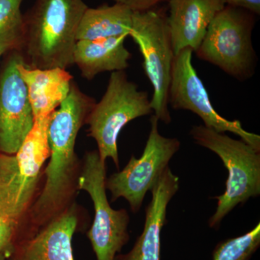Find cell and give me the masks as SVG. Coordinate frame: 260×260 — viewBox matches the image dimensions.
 I'll list each match as a JSON object with an SVG mask.
<instances>
[{
	"instance_id": "cell-1",
	"label": "cell",
	"mask_w": 260,
	"mask_h": 260,
	"mask_svg": "<svg viewBox=\"0 0 260 260\" xmlns=\"http://www.w3.org/2000/svg\"><path fill=\"white\" fill-rule=\"evenodd\" d=\"M88 8L83 0H36L23 15L25 66L66 70L74 64L77 30Z\"/></svg>"
},
{
	"instance_id": "cell-2",
	"label": "cell",
	"mask_w": 260,
	"mask_h": 260,
	"mask_svg": "<svg viewBox=\"0 0 260 260\" xmlns=\"http://www.w3.org/2000/svg\"><path fill=\"white\" fill-rule=\"evenodd\" d=\"M95 104L73 82L68 97L53 112L48 130L50 161L45 185L36 204L37 212L49 211L64 199L74 169L77 136Z\"/></svg>"
},
{
	"instance_id": "cell-3",
	"label": "cell",
	"mask_w": 260,
	"mask_h": 260,
	"mask_svg": "<svg viewBox=\"0 0 260 260\" xmlns=\"http://www.w3.org/2000/svg\"><path fill=\"white\" fill-rule=\"evenodd\" d=\"M189 134L197 144L217 154L229 172L225 191L213 198L218 204L208 221L210 228L217 229L238 205L260 194V152L242 140L204 125L193 126Z\"/></svg>"
},
{
	"instance_id": "cell-4",
	"label": "cell",
	"mask_w": 260,
	"mask_h": 260,
	"mask_svg": "<svg viewBox=\"0 0 260 260\" xmlns=\"http://www.w3.org/2000/svg\"><path fill=\"white\" fill-rule=\"evenodd\" d=\"M153 112L148 93L129 81L124 70L112 72L102 100L95 103L85 123L96 142L102 161L112 158L119 167L118 138L121 129L137 118Z\"/></svg>"
},
{
	"instance_id": "cell-5",
	"label": "cell",
	"mask_w": 260,
	"mask_h": 260,
	"mask_svg": "<svg viewBox=\"0 0 260 260\" xmlns=\"http://www.w3.org/2000/svg\"><path fill=\"white\" fill-rule=\"evenodd\" d=\"M254 25L253 13L225 5L210 23L197 56L236 79L251 78L256 64L251 42Z\"/></svg>"
},
{
	"instance_id": "cell-6",
	"label": "cell",
	"mask_w": 260,
	"mask_h": 260,
	"mask_svg": "<svg viewBox=\"0 0 260 260\" xmlns=\"http://www.w3.org/2000/svg\"><path fill=\"white\" fill-rule=\"evenodd\" d=\"M130 37L139 47L143 67L153 87L150 105L154 115L166 124L172 121L169 90L175 54L164 10L134 12Z\"/></svg>"
},
{
	"instance_id": "cell-7",
	"label": "cell",
	"mask_w": 260,
	"mask_h": 260,
	"mask_svg": "<svg viewBox=\"0 0 260 260\" xmlns=\"http://www.w3.org/2000/svg\"><path fill=\"white\" fill-rule=\"evenodd\" d=\"M106 162L98 151L85 155L83 172L78 180L80 189L87 191L93 201L94 219L88 237L97 260H114L129 240V217L126 210L113 209L108 201Z\"/></svg>"
},
{
	"instance_id": "cell-8",
	"label": "cell",
	"mask_w": 260,
	"mask_h": 260,
	"mask_svg": "<svg viewBox=\"0 0 260 260\" xmlns=\"http://www.w3.org/2000/svg\"><path fill=\"white\" fill-rule=\"evenodd\" d=\"M158 118H150V134L143 155H133L121 172L106 179V188L112 194V200L122 198L128 202L133 213L139 211L145 195L151 190L169 161L180 148L177 138H166L160 134Z\"/></svg>"
},
{
	"instance_id": "cell-9",
	"label": "cell",
	"mask_w": 260,
	"mask_h": 260,
	"mask_svg": "<svg viewBox=\"0 0 260 260\" xmlns=\"http://www.w3.org/2000/svg\"><path fill=\"white\" fill-rule=\"evenodd\" d=\"M193 52L190 48H186L174 57L169 90V105L170 104L174 110L194 113L201 118L206 127L218 133H234L260 152L259 135L246 131L240 121L228 120L214 109L206 88L193 66Z\"/></svg>"
},
{
	"instance_id": "cell-10",
	"label": "cell",
	"mask_w": 260,
	"mask_h": 260,
	"mask_svg": "<svg viewBox=\"0 0 260 260\" xmlns=\"http://www.w3.org/2000/svg\"><path fill=\"white\" fill-rule=\"evenodd\" d=\"M0 65V153L14 155L34 124L26 85L19 72L20 51L5 53Z\"/></svg>"
},
{
	"instance_id": "cell-11",
	"label": "cell",
	"mask_w": 260,
	"mask_h": 260,
	"mask_svg": "<svg viewBox=\"0 0 260 260\" xmlns=\"http://www.w3.org/2000/svg\"><path fill=\"white\" fill-rule=\"evenodd\" d=\"M179 188V179L167 167L152 188V199L145 210L144 229L133 249L114 260H160L162 229L167 207Z\"/></svg>"
},
{
	"instance_id": "cell-12",
	"label": "cell",
	"mask_w": 260,
	"mask_h": 260,
	"mask_svg": "<svg viewBox=\"0 0 260 260\" xmlns=\"http://www.w3.org/2000/svg\"><path fill=\"white\" fill-rule=\"evenodd\" d=\"M225 6L224 0H169L167 21L175 55L186 48L196 52L210 23Z\"/></svg>"
},
{
	"instance_id": "cell-13",
	"label": "cell",
	"mask_w": 260,
	"mask_h": 260,
	"mask_svg": "<svg viewBox=\"0 0 260 260\" xmlns=\"http://www.w3.org/2000/svg\"><path fill=\"white\" fill-rule=\"evenodd\" d=\"M19 72L26 85L34 119L52 114L70 93L73 77L66 70L30 69L23 61Z\"/></svg>"
},
{
	"instance_id": "cell-14",
	"label": "cell",
	"mask_w": 260,
	"mask_h": 260,
	"mask_svg": "<svg viewBox=\"0 0 260 260\" xmlns=\"http://www.w3.org/2000/svg\"><path fill=\"white\" fill-rule=\"evenodd\" d=\"M127 36L78 41L73 61L84 78L91 80L104 72L122 71L129 66L132 54L124 46Z\"/></svg>"
},
{
	"instance_id": "cell-15",
	"label": "cell",
	"mask_w": 260,
	"mask_h": 260,
	"mask_svg": "<svg viewBox=\"0 0 260 260\" xmlns=\"http://www.w3.org/2000/svg\"><path fill=\"white\" fill-rule=\"evenodd\" d=\"M77 225L76 213L68 210L25 244L20 260H75L72 241Z\"/></svg>"
},
{
	"instance_id": "cell-16",
	"label": "cell",
	"mask_w": 260,
	"mask_h": 260,
	"mask_svg": "<svg viewBox=\"0 0 260 260\" xmlns=\"http://www.w3.org/2000/svg\"><path fill=\"white\" fill-rule=\"evenodd\" d=\"M52 114L34 119L32 129L15 155L21 181L22 199L27 206L35 190L41 169L50 156L48 130Z\"/></svg>"
},
{
	"instance_id": "cell-17",
	"label": "cell",
	"mask_w": 260,
	"mask_h": 260,
	"mask_svg": "<svg viewBox=\"0 0 260 260\" xmlns=\"http://www.w3.org/2000/svg\"><path fill=\"white\" fill-rule=\"evenodd\" d=\"M134 12L125 5L115 3L87 8L77 30L76 40H96L129 36Z\"/></svg>"
},
{
	"instance_id": "cell-18",
	"label": "cell",
	"mask_w": 260,
	"mask_h": 260,
	"mask_svg": "<svg viewBox=\"0 0 260 260\" xmlns=\"http://www.w3.org/2000/svg\"><path fill=\"white\" fill-rule=\"evenodd\" d=\"M15 155L0 153V218L18 217L26 208Z\"/></svg>"
},
{
	"instance_id": "cell-19",
	"label": "cell",
	"mask_w": 260,
	"mask_h": 260,
	"mask_svg": "<svg viewBox=\"0 0 260 260\" xmlns=\"http://www.w3.org/2000/svg\"><path fill=\"white\" fill-rule=\"evenodd\" d=\"M23 0H0V50L21 51L24 37Z\"/></svg>"
},
{
	"instance_id": "cell-20",
	"label": "cell",
	"mask_w": 260,
	"mask_h": 260,
	"mask_svg": "<svg viewBox=\"0 0 260 260\" xmlns=\"http://www.w3.org/2000/svg\"><path fill=\"white\" fill-rule=\"evenodd\" d=\"M260 246V223L249 232L218 243L213 260H250Z\"/></svg>"
},
{
	"instance_id": "cell-21",
	"label": "cell",
	"mask_w": 260,
	"mask_h": 260,
	"mask_svg": "<svg viewBox=\"0 0 260 260\" xmlns=\"http://www.w3.org/2000/svg\"><path fill=\"white\" fill-rule=\"evenodd\" d=\"M18 219L13 216L0 218V260H5L13 250Z\"/></svg>"
},
{
	"instance_id": "cell-22",
	"label": "cell",
	"mask_w": 260,
	"mask_h": 260,
	"mask_svg": "<svg viewBox=\"0 0 260 260\" xmlns=\"http://www.w3.org/2000/svg\"><path fill=\"white\" fill-rule=\"evenodd\" d=\"M116 3L125 5L133 12H144L153 9L165 0H114Z\"/></svg>"
},
{
	"instance_id": "cell-23",
	"label": "cell",
	"mask_w": 260,
	"mask_h": 260,
	"mask_svg": "<svg viewBox=\"0 0 260 260\" xmlns=\"http://www.w3.org/2000/svg\"><path fill=\"white\" fill-rule=\"evenodd\" d=\"M225 5L241 8L253 14L259 15L260 0H224Z\"/></svg>"
},
{
	"instance_id": "cell-24",
	"label": "cell",
	"mask_w": 260,
	"mask_h": 260,
	"mask_svg": "<svg viewBox=\"0 0 260 260\" xmlns=\"http://www.w3.org/2000/svg\"><path fill=\"white\" fill-rule=\"evenodd\" d=\"M5 52L4 51L0 50V59H1L2 56H3L4 55Z\"/></svg>"
}]
</instances>
